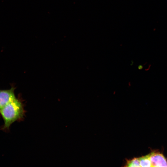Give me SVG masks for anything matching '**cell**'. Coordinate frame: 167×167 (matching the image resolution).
Returning a JSON list of instances; mask_svg holds the SVG:
<instances>
[{"label": "cell", "instance_id": "cell-1", "mask_svg": "<svg viewBox=\"0 0 167 167\" xmlns=\"http://www.w3.org/2000/svg\"><path fill=\"white\" fill-rule=\"evenodd\" d=\"M24 110L21 102L17 98L11 102L0 110L4 121L3 129H8L16 121L23 118Z\"/></svg>", "mask_w": 167, "mask_h": 167}, {"label": "cell", "instance_id": "cell-2", "mask_svg": "<svg viewBox=\"0 0 167 167\" xmlns=\"http://www.w3.org/2000/svg\"><path fill=\"white\" fill-rule=\"evenodd\" d=\"M14 89L0 90V110L9 103L16 98L14 93Z\"/></svg>", "mask_w": 167, "mask_h": 167}, {"label": "cell", "instance_id": "cell-3", "mask_svg": "<svg viewBox=\"0 0 167 167\" xmlns=\"http://www.w3.org/2000/svg\"><path fill=\"white\" fill-rule=\"evenodd\" d=\"M150 160L152 167H167V161L162 154L159 152L150 153Z\"/></svg>", "mask_w": 167, "mask_h": 167}, {"label": "cell", "instance_id": "cell-4", "mask_svg": "<svg viewBox=\"0 0 167 167\" xmlns=\"http://www.w3.org/2000/svg\"><path fill=\"white\" fill-rule=\"evenodd\" d=\"M150 156V153L139 158L141 167H152Z\"/></svg>", "mask_w": 167, "mask_h": 167}, {"label": "cell", "instance_id": "cell-5", "mask_svg": "<svg viewBox=\"0 0 167 167\" xmlns=\"http://www.w3.org/2000/svg\"><path fill=\"white\" fill-rule=\"evenodd\" d=\"M125 167H141L139 158H134L126 160Z\"/></svg>", "mask_w": 167, "mask_h": 167}, {"label": "cell", "instance_id": "cell-6", "mask_svg": "<svg viewBox=\"0 0 167 167\" xmlns=\"http://www.w3.org/2000/svg\"><path fill=\"white\" fill-rule=\"evenodd\" d=\"M138 68L139 69L141 70L143 68V67L142 65H140L138 66Z\"/></svg>", "mask_w": 167, "mask_h": 167}]
</instances>
